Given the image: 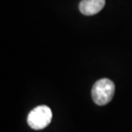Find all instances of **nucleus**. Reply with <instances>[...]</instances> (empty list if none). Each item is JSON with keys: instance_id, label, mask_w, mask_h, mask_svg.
I'll return each mask as SVG.
<instances>
[{"instance_id": "nucleus-2", "label": "nucleus", "mask_w": 132, "mask_h": 132, "mask_svg": "<svg viewBox=\"0 0 132 132\" xmlns=\"http://www.w3.org/2000/svg\"><path fill=\"white\" fill-rule=\"evenodd\" d=\"M52 119V112L47 105H39L28 113L27 122L30 128L35 130L47 127Z\"/></svg>"}, {"instance_id": "nucleus-1", "label": "nucleus", "mask_w": 132, "mask_h": 132, "mask_svg": "<svg viewBox=\"0 0 132 132\" xmlns=\"http://www.w3.org/2000/svg\"><path fill=\"white\" fill-rule=\"evenodd\" d=\"M115 85L110 79L103 78L97 81L92 88V98L96 105H105L112 100Z\"/></svg>"}, {"instance_id": "nucleus-3", "label": "nucleus", "mask_w": 132, "mask_h": 132, "mask_svg": "<svg viewBox=\"0 0 132 132\" xmlns=\"http://www.w3.org/2000/svg\"><path fill=\"white\" fill-rule=\"evenodd\" d=\"M105 0H81L79 4L80 11L85 15H93L99 13L105 6Z\"/></svg>"}]
</instances>
